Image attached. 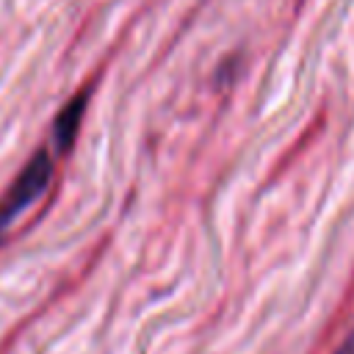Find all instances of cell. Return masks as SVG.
Masks as SVG:
<instances>
[{
    "instance_id": "obj_2",
    "label": "cell",
    "mask_w": 354,
    "mask_h": 354,
    "mask_svg": "<svg viewBox=\"0 0 354 354\" xmlns=\"http://www.w3.org/2000/svg\"><path fill=\"white\" fill-rule=\"evenodd\" d=\"M83 105H86V94L75 97L55 119L53 124V141L58 144V149H66L72 141H75V133H77V124H80V116H83Z\"/></svg>"
},
{
    "instance_id": "obj_3",
    "label": "cell",
    "mask_w": 354,
    "mask_h": 354,
    "mask_svg": "<svg viewBox=\"0 0 354 354\" xmlns=\"http://www.w3.org/2000/svg\"><path fill=\"white\" fill-rule=\"evenodd\" d=\"M335 354H354V332H351V335L337 346V351H335Z\"/></svg>"
},
{
    "instance_id": "obj_1",
    "label": "cell",
    "mask_w": 354,
    "mask_h": 354,
    "mask_svg": "<svg viewBox=\"0 0 354 354\" xmlns=\"http://www.w3.org/2000/svg\"><path fill=\"white\" fill-rule=\"evenodd\" d=\"M50 177H53V158H50V152H36L33 158H30V163L19 171V177L14 180V185H11V191L3 196V202H0V238H3V232L8 230V224L25 210V207H30L39 196H41V191L47 188V183H50Z\"/></svg>"
}]
</instances>
